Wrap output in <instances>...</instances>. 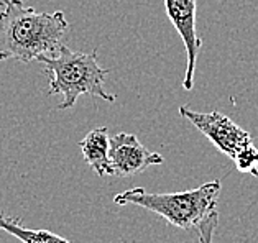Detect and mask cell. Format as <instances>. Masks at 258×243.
Listing matches in <instances>:
<instances>
[{"instance_id":"cell-5","label":"cell","mask_w":258,"mask_h":243,"mask_svg":"<svg viewBox=\"0 0 258 243\" xmlns=\"http://www.w3.org/2000/svg\"><path fill=\"white\" fill-rule=\"evenodd\" d=\"M110 176L127 178L147 170L148 166L161 165L163 156L142 145L134 133L120 132L110 138Z\"/></svg>"},{"instance_id":"cell-8","label":"cell","mask_w":258,"mask_h":243,"mask_svg":"<svg viewBox=\"0 0 258 243\" xmlns=\"http://www.w3.org/2000/svg\"><path fill=\"white\" fill-rule=\"evenodd\" d=\"M0 230L14 235L22 243H69L66 238L49 232V230H33L23 227L18 219H12L2 212H0Z\"/></svg>"},{"instance_id":"cell-4","label":"cell","mask_w":258,"mask_h":243,"mask_svg":"<svg viewBox=\"0 0 258 243\" xmlns=\"http://www.w3.org/2000/svg\"><path fill=\"white\" fill-rule=\"evenodd\" d=\"M179 114L207 136L224 154L234 159L238 171L258 176V148L253 145L251 135L247 130L240 128L234 120L220 112L203 114L182 105L179 107Z\"/></svg>"},{"instance_id":"cell-1","label":"cell","mask_w":258,"mask_h":243,"mask_svg":"<svg viewBox=\"0 0 258 243\" xmlns=\"http://www.w3.org/2000/svg\"><path fill=\"white\" fill-rule=\"evenodd\" d=\"M0 61L22 63L54 54L68 32V20L61 10L36 12L22 0H0Z\"/></svg>"},{"instance_id":"cell-7","label":"cell","mask_w":258,"mask_h":243,"mask_svg":"<svg viewBox=\"0 0 258 243\" xmlns=\"http://www.w3.org/2000/svg\"><path fill=\"white\" fill-rule=\"evenodd\" d=\"M79 148L84 154L86 163L89 165L99 176H110V138L105 127L94 128L79 141Z\"/></svg>"},{"instance_id":"cell-2","label":"cell","mask_w":258,"mask_h":243,"mask_svg":"<svg viewBox=\"0 0 258 243\" xmlns=\"http://www.w3.org/2000/svg\"><path fill=\"white\" fill-rule=\"evenodd\" d=\"M49 74L48 94L62 96L58 109H71L84 94L96 96L107 102H115L117 97L105 91L104 80L109 71L97 63V49L92 53L73 51L61 45L58 53L41 54L38 59Z\"/></svg>"},{"instance_id":"cell-6","label":"cell","mask_w":258,"mask_h":243,"mask_svg":"<svg viewBox=\"0 0 258 243\" xmlns=\"http://www.w3.org/2000/svg\"><path fill=\"white\" fill-rule=\"evenodd\" d=\"M165 9L168 18L174 25L176 32L179 33L181 40L184 41L186 54H187V66L184 80H182V87L186 91L192 89L194 84V72H196V63L198 54L203 41L198 36L196 30V0H165Z\"/></svg>"},{"instance_id":"cell-9","label":"cell","mask_w":258,"mask_h":243,"mask_svg":"<svg viewBox=\"0 0 258 243\" xmlns=\"http://www.w3.org/2000/svg\"><path fill=\"white\" fill-rule=\"evenodd\" d=\"M217 222H219L217 210L212 212L204 222H201V225L198 227L199 243H212V236H214V232H216V228H217Z\"/></svg>"},{"instance_id":"cell-3","label":"cell","mask_w":258,"mask_h":243,"mask_svg":"<svg viewBox=\"0 0 258 243\" xmlns=\"http://www.w3.org/2000/svg\"><path fill=\"white\" fill-rule=\"evenodd\" d=\"M220 181H209L196 189L153 194L143 188H134L114 196V202L118 205L134 204L138 207L152 210L161 215L169 225L191 230L198 228L212 212L217 210L220 194Z\"/></svg>"}]
</instances>
